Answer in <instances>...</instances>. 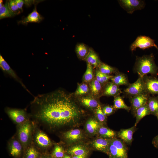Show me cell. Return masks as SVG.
<instances>
[{"mask_svg":"<svg viewBox=\"0 0 158 158\" xmlns=\"http://www.w3.org/2000/svg\"><path fill=\"white\" fill-rule=\"evenodd\" d=\"M30 110L34 120L49 130L70 124L80 114L71 96L60 89L35 97L31 103Z\"/></svg>","mask_w":158,"mask_h":158,"instance_id":"1","label":"cell"},{"mask_svg":"<svg viewBox=\"0 0 158 158\" xmlns=\"http://www.w3.org/2000/svg\"><path fill=\"white\" fill-rule=\"evenodd\" d=\"M133 69L142 78L148 74L156 76L158 75V67L155 63L152 53L141 57L136 56Z\"/></svg>","mask_w":158,"mask_h":158,"instance_id":"2","label":"cell"},{"mask_svg":"<svg viewBox=\"0 0 158 158\" xmlns=\"http://www.w3.org/2000/svg\"><path fill=\"white\" fill-rule=\"evenodd\" d=\"M126 144L116 138L110 140L108 154L111 158H128Z\"/></svg>","mask_w":158,"mask_h":158,"instance_id":"3","label":"cell"},{"mask_svg":"<svg viewBox=\"0 0 158 158\" xmlns=\"http://www.w3.org/2000/svg\"><path fill=\"white\" fill-rule=\"evenodd\" d=\"M19 126L18 130V138L22 145L26 146L28 145L30 140L32 124L28 120Z\"/></svg>","mask_w":158,"mask_h":158,"instance_id":"4","label":"cell"},{"mask_svg":"<svg viewBox=\"0 0 158 158\" xmlns=\"http://www.w3.org/2000/svg\"><path fill=\"white\" fill-rule=\"evenodd\" d=\"M152 47H154L158 51V47L155 44L154 40L148 36L140 35L131 44L130 49L132 52L137 48L144 50Z\"/></svg>","mask_w":158,"mask_h":158,"instance_id":"5","label":"cell"},{"mask_svg":"<svg viewBox=\"0 0 158 158\" xmlns=\"http://www.w3.org/2000/svg\"><path fill=\"white\" fill-rule=\"evenodd\" d=\"M145 92L143 78L139 77L136 81L130 84L123 90V93L130 97Z\"/></svg>","mask_w":158,"mask_h":158,"instance_id":"6","label":"cell"},{"mask_svg":"<svg viewBox=\"0 0 158 158\" xmlns=\"http://www.w3.org/2000/svg\"><path fill=\"white\" fill-rule=\"evenodd\" d=\"M118 1L121 6L129 14L143 9L145 6V2L143 0H119Z\"/></svg>","mask_w":158,"mask_h":158,"instance_id":"7","label":"cell"},{"mask_svg":"<svg viewBox=\"0 0 158 158\" xmlns=\"http://www.w3.org/2000/svg\"><path fill=\"white\" fill-rule=\"evenodd\" d=\"M5 111L10 118L19 125L28 120L27 113L24 109L7 108Z\"/></svg>","mask_w":158,"mask_h":158,"instance_id":"8","label":"cell"},{"mask_svg":"<svg viewBox=\"0 0 158 158\" xmlns=\"http://www.w3.org/2000/svg\"><path fill=\"white\" fill-rule=\"evenodd\" d=\"M145 92L158 96V78L156 76H144L143 78Z\"/></svg>","mask_w":158,"mask_h":158,"instance_id":"9","label":"cell"},{"mask_svg":"<svg viewBox=\"0 0 158 158\" xmlns=\"http://www.w3.org/2000/svg\"><path fill=\"white\" fill-rule=\"evenodd\" d=\"M150 96V94L145 92L130 97V109L133 115H135V112L138 109L147 104Z\"/></svg>","mask_w":158,"mask_h":158,"instance_id":"10","label":"cell"},{"mask_svg":"<svg viewBox=\"0 0 158 158\" xmlns=\"http://www.w3.org/2000/svg\"><path fill=\"white\" fill-rule=\"evenodd\" d=\"M0 68L3 72L8 75L19 83L24 89L29 93L32 94L15 72L11 68L1 54L0 55Z\"/></svg>","mask_w":158,"mask_h":158,"instance_id":"11","label":"cell"},{"mask_svg":"<svg viewBox=\"0 0 158 158\" xmlns=\"http://www.w3.org/2000/svg\"><path fill=\"white\" fill-rule=\"evenodd\" d=\"M34 140L36 145L39 147L46 148L49 147L51 142L48 136L43 132L37 130L35 133Z\"/></svg>","mask_w":158,"mask_h":158,"instance_id":"12","label":"cell"},{"mask_svg":"<svg viewBox=\"0 0 158 158\" xmlns=\"http://www.w3.org/2000/svg\"><path fill=\"white\" fill-rule=\"evenodd\" d=\"M136 128L134 126L126 129H121L117 133V135L126 145H131L133 140V135Z\"/></svg>","mask_w":158,"mask_h":158,"instance_id":"13","label":"cell"},{"mask_svg":"<svg viewBox=\"0 0 158 158\" xmlns=\"http://www.w3.org/2000/svg\"><path fill=\"white\" fill-rule=\"evenodd\" d=\"M43 19V17L37 12L36 6H35L32 12L18 23L23 25H27L29 23H39Z\"/></svg>","mask_w":158,"mask_h":158,"instance_id":"14","label":"cell"},{"mask_svg":"<svg viewBox=\"0 0 158 158\" xmlns=\"http://www.w3.org/2000/svg\"><path fill=\"white\" fill-rule=\"evenodd\" d=\"M122 92L119 86L112 82H109L106 85L103 92L104 95L115 96L119 95Z\"/></svg>","mask_w":158,"mask_h":158,"instance_id":"15","label":"cell"},{"mask_svg":"<svg viewBox=\"0 0 158 158\" xmlns=\"http://www.w3.org/2000/svg\"><path fill=\"white\" fill-rule=\"evenodd\" d=\"M90 48L83 43H78L75 47V51L78 57L82 60H85L90 51Z\"/></svg>","mask_w":158,"mask_h":158,"instance_id":"16","label":"cell"},{"mask_svg":"<svg viewBox=\"0 0 158 158\" xmlns=\"http://www.w3.org/2000/svg\"><path fill=\"white\" fill-rule=\"evenodd\" d=\"M110 140L103 138H98L94 141L93 145L96 149L108 154Z\"/></svg>","mask_w":158,"mask_h":158,"instance_id":"17","label":"cell"},{"mask_svg":"<svg viewBox=\"0 0 158 158\" xmlns=\"http://www.w3.org/2000/svg\"><path fill=\"white\" fill-rule=\"evenodd\" d=\"M85 60L87 63L95 67H98L101 63L98 55L92 48H90V51Z\"/></svg>","mask_w":158,"mask_h":158,"instance_id":"18","label":"cell"},{"mask_svg":"<svg viewBox=\"0 0 158 158\" xmlns=\"http://www.w3.org/2000/svg\"><path fill=\"white\" fill-rule=\"evenodd\" d=\"M111 79L112 83L118 86L121 85L128 86L130 84L126 75L121 73H116Z\"/></svg>","mask_w":158,"mask_h":158,"instance_id":"19","label":"cell"},{"mask_svg":"<svg viewBox=\"0 0 158 158\" xmlns=\"http://www.w3.org/2000/svg\"><path fill=\"white\" fill-rule=\"evenodd\" d=\"M147 104L150 114L156 116L158 112V96L149 97Z\"/></svg>","mask_w":158,"mask_h":158,"instance_id":"20","label":"cell"},{"mask_svg":"<svg viewBox=\"0 0 158 158\" xmlns=\"http://www.w3.org/2000/svg\"><path fill=\"white\" fill-rule=\"evenodd\" d=\"M149 114H150V112L147 104L139 108L136 110L134 115L136 120L134 126L136 127L142 118Z\"/></svg>","mask_w":158,"mask_h":158,"instance_id":"21","label":"cell"},{"mask_svg":"<svg viewBox=\"0 0 158 158\" xmlns=\"http://www.w3.org/2000/svg\"><path fill=\"white\" fill-rule=\"evenodd\" d=\"M10 145L11 154L14 157L19 156L21 153L22 150V145L20 142L16 139L13 140Z\"/></svg>","mask_w":158,"mask_h":158,"instance_id":"22","label":"cell"},{"mask_svg":"<svg viewBox=\"0 0 158 158\" xmlns=\"http://www.w3.org/2000/svg\"><path fill=\"white\" fill-rule=\"evenodd\" d=\"M64 138L71 141H74L80 139L82 136L80 130L78 129H75L66 132L64 135Z\"/></svg>","mask_w":158,"mask_h":158,"instance_id":"23","label":"cell"},{"mask_svg":"<svg viewBox=\"0 0 158 158\" xmlns=\"http://www.w3.org/2000/svg\"><path fill=\"white\" fill-rule=\"evenodd\" d=\"M16 15L11 10L8 4L6 1L3 6L0 8V19L13 17Z\"/></svg>","mask_w":158,"mask_h":158,"instance_id":"24","label":"cell"},{"mask_svg":"<svg viewBox=\"0 0 158 158\" xmlns=\"http://www.w3.org/2000/svg\"><path fill=\"white\" fill-rule=\"evenodd\" d=\"M99 135L102 137L107 139H113L115 138L117 134L114 131L107 127L102 126L99 130Z\"/></svg>","mask_w":158,"mask_h":158,"instance_id":"25","label":"cell"},{"mask_svg":"<svg viewBox=\"0 0 158 158\" xmlns=\"http://www.w3.org/2000/svg\"><path fill=\"white\" fill-rule=\"evenodd\" d=\"M80 100L83 105L91 108L97 107L99 104L96 99L90 97H82Z\"/></svg>","mask_w":158,"mask_h":158,"instance_id":"26","label":"cell"},{"mask_svg":"<svg viewBox=\"0 0 158 158\" xmlns=\"http://www.w3.org/2000/svg\"><path fill=\"white\" fill-rule=\"evenodd\" d=\"M114 107L115 109H123L128 112L130 110V107L126 104L122 97L119 95L115 97Z\"/></svg>","mask_w":158,"mask_h":158,"instance_id":"27","label":"cell"},{"mask_svg":"<svg viewBox=\"0 0 158 158\" xmlns=\"http://www.w3.org/2000/svg\"><path fill=\"white\" fill-rule=\"evenodd\" d=\"M90 88L92 95L97 96L99 95L102 91V84L96 79H95L91 82Z\"/></svg>","mask_w":158,"mask_h":158,"instance_id":"28","label":"cell"},{"mask_svg":"<svg viewBox=\"0 0 158 158\" xmlns=\"http://www.w3.org/2000/svg\"><path fill=\"white\" fill-rule=\"evenodd\" d=\"M68 152L74 156H85L87 154L85 149L82 146L76 145L71 148Z\"/></svg>","mask_w":158,"mask_h":158,"instance_id":"29","label":"cell"},{"mask_svg":"<svg viewBox=\"0 0 158 158\" xmlns=\"http://www.w3.org/2000/svg\"><path fill=\"white\" fill-rule=\"evenodd\" d=\"M98 68L99 71L104 74L110 75L113 73L118 72L115 68L103 63L101 62Z\"/></svg>","mask_w":158,"mask_h":158,"instance_id":"30","label":"cell"},{"mask_svg":"<svg viewBox=\"0 0 158 158\" xmlns=\"http://www.w3.org/2000/svg\"><path fill=\"white\" fill-rule=\"evenodd\" d=\"M100 123L94 119L90 120L86 125L87 130L90 133H93L96 131L100 128Z\"/></svg>","mask_w":158,"mask_h":158,"instance_id":"31","label":"cell"},{"mask_svg":"<svg viewBox=\"0 0 158 158\" xmlns=\"http://www.w3.org/2000/svg\"><path fill=\"white\" fill-rule=\"evenodd\" d=\"M93 77V66L87 63L86 70L83 77V80L85 82H89L92 80Z\"/></svg>","mask_w":158,"mask_h":158,"instance_id":"32","label":"cell"},{"mask_svg":"<svg viewBox=\"0 0 158 158\" xmlns=\"http://www.w3.org/2000/svg\"><path fill=\"white\" fill-rule=\"evenodd\" d=\"M89 90V87L87 84H81L78 85L75 94L76 96H81L86 94Z\"/></svg>","mask_w":158,"mask_h":158,"instance_id":"33","label":"cell"},{"mask_svg":"<svg viewBox=\"0 0 158 158\" xmlns=\"http://www.w3.org/2000/svg\"><path fill=\"white\" fill-rule=\"evenodd\" d=\"M64 155V151L62 147L59 145L56 146L53 152L52 156L55 158H60L63 157Z\"/></svg>","mask_w":158,"mask_h":158,"instance_id":"34","label":"cell"},{"mask_svg":"<svg viewBox=\"0 0 158 158\" xmlns=\"http://www.w3.org/2000/svg\"><path fill=\"white\" fill-rule=\"evenodd\" d=\"M39 153L36 149L31 147L28 149L26 158H37L38 156Z\"/></svg>","mask_w":158,"mask_h":158,"instance_id":"35","label":"cell"},{"mask_svg":"<svg viewBox=\"0 0 158 158\" xmlns=\"http://www.w3.org/2000/svg\"><path fill=\"white\" fill-rule=\"evenodd\" d=\"M96 114L97 118L99 121L103 122L105 121V115L104 114L99 104L96 107Z\"/></svg>","mask_w":158,"mask_h":158,"instance_id":"36","label":"cell"},{"mask_svg":"<svg viewBox=\"0 0 158 158\" xmlns=\"http://www.w3.org/2000/svg\"><path fill=\"white\" fill-rule=\"evenodd\" d=\"M8 1L11 10L16 15L19 14L21 12L18 8L15 0H10Z\"/></svg>","mask_w":158,"mask_h":158,"instance_id":"37","label":"cell"},{"mask_svg":"<svg viewBox=\"0 0 158 158\" xmlns=\"http://www.w3.org/2000/svg\"><path fill=\"white\" fill-rule=\"evenodd\" d=\"M115 109L114 107L109 106H106L102 109L103 112L105 115H107L111 114Z\"/></svg>","mask_w":158,"mask_h":158,"instance_id":"38","label":"cell"},{"mask_svg":"<svg viewBox=\"0 0 158 158\" xmlns=\"http://www.w3.org/2000/svg\"><path fill=\"white\" fill-rule=\"evenodd\" d=\"M96 79L102 84H104L105 83L103 80L101 76V73L98 70L97 71L96 74Z\"/></svg>","mask_w":158,"mask_h":158,"instance_id":"39","label":"cell"},{"mask_svg":"<svg viewBox=\"0 0 158 158\" xmlns=\"http://www.w3.org/2000/svg\"><path fill=\"white\" fill-rule=\"evenodd\" d=\"M101 75L102 79L105 83L107 82L113 76L110 75L104 74L102 73H101Z\"/></svg>","mask_w":158,"mask_h":158,"instance_id":"40","label":"cell"},{"mask_svg":"<svg viewBox=\"0 0 158 158\" xmlns=\"http://www.w3.org/2000/svg\"><path fill=\"white\" fill-rule=\"evenodd\" d=\"M15 1L18 8L21 12H22L23 11V5L24 4V0H16Z\"/></svg>","mask_w":158,"mask_h":158,"instance_id":"41","label":"cell"},{"mask_svg":"<svg viewBox=\"0 0 158 158\" xmlns=\"http://www.w3.org/2000/svg\"><path fill=\"white\" fill-rule=\"evenodd\" d=\"M152 144L154 146L158 149V135L154 138L152 140Z\"/></svg>","mask_w":158,"mask_h":158,"instance_id":"42","label":"cell"},{"mask_svg":"<svg viewBox=\"0 0 158 158\" xmlns=\"http://www.w3.org/2000/svg\"><path fill=\"white\" fill-rule=\"evenodd\" d=\"M85 156H74L72 158H85Z\"/></svg>","mask_w":158,"mask_h":158,"instance_id":"43","label":"cell"},{"mask_svg":"<svg viewBox=\"0 0 158 158\" xmlns=\"http://www.w3.org/2000/svg\"><path fill=\"white\" fill-rule=\"evenodd\" d=\"M4 5L3 4V1L2 0H0V8H1Z\"/></svg>","mask_w":158,"mask_h":158,"instance_id":"44","label":"cell"},{"mask_svg":"<svg viewBox=\"0 0 158 158\" xmlns=\"http://www.w3.org/2000/svg\"><path fill=\"white\" fill-rule=\"evenodd\" d=\"M63 158H71V157L69 156L68 155H65L64 157Z\"/></svg>","mask_w":158,"mask_h":158,"instance_id":"45","label":"cell"},{"mask_svg":"<svg viewBox=\"0 0 158 158\" xmlns=\"http://www.w3.org/2000/svg\"><path fill=\"white\" fill-rule=\"evenodd\" d=\"M155 116H157V119H158V112H157V114H156V115Z\"/></svg>","mask_w":158,"mask_h":158,"instance_id":"46","label":"cell"},{"mask_svg":"<svg viewBox=\"0 0 158 158\" xmlns=\"http://www.w3.org/2000/svg\"><path fill=\"white\" fill-rule=\"evenodd\" d=\"M40 158H49L47 157H41Z\"/></svg>","mask_w":158,"mask_h":158,"instance_id":"47","label":"cell"}]
</instances>
